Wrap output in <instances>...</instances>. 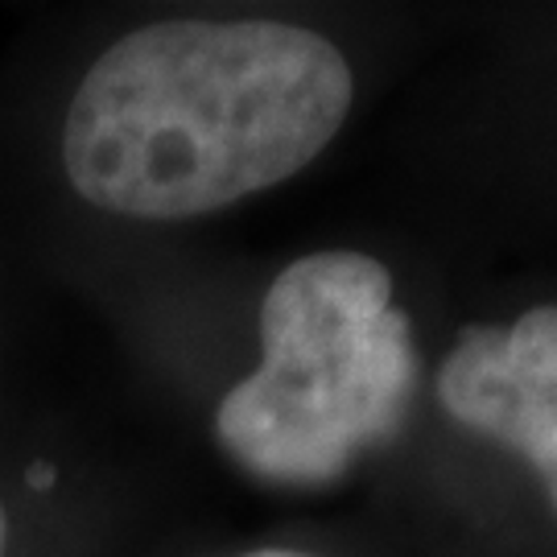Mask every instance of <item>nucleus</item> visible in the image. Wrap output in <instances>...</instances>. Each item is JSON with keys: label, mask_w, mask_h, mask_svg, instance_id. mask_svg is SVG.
Returning <instances> with one entry per match:
<instances>
[{"label": "nucleus", "mask_w": 557, "mask_h": 557, "mask_svg": "<svg viewBox=\"0 0 557 557\" xmlns=\"http://www.w3.org/2000/svg\"><path fill=\"white\" fill-rule=\"evenodd\" d=\"M239 557H314V554H301V549H248V554H239Z\"/></svg>", "instance_id": "nucleus-4"}, {"label": "nucleus", "mask_w": 557, "mask_h": 557, "mask_svg": "<svg viewBox=\"0 0 557 557\" xmlns=\"http://www.w3.org/2000/svg\"><path fill=\"white\" fill-rule=\"evenodd\" d=\"M446 418L520 455L557 517V306H529L496 326L475 322L434 372Z\"/></svg>", "instance_id": "nucleus-3"}, {"label": "nucleus", "mask_w": 557, "mask_h": 557, "mask_svg": "<svg viewBox=\"0 0 557 557\" xmlns=\"http://www.w3.org/2000/svg\"><path fill=\"white\" fill-rule=\"evenodd\" d=\"M34 487H50V467H34Z\"/></svg>", "instance_id": "nucleus-5"}, {"label": "nucleus", "mask_w": 557, "mask_h": 557, "mask_svg": "<svg viewBox=\"0 0 557 557\" xmlns=\"http://www.w3.org/2000/svg\"><path fill=\"white\" fill-rule=\"evenodd\" d=\"M421 359L393 273L356 248L285 264L260 301V368L215 409V438L269 487H326L400 434Z\"/></svg>", "instance_id": "nucleus-2"}, {"label": "nucleus", "mask_w": 557, "mask_h": 557, "mask_svg": "<svg viewBox=\"0 0 557 557\" xmlns=\"http://www.w3.org/2000/svg\"><path fill=\"white\" fill-rule=\"evenodd\" d=\"M4 541H9V517H4V504H0V557H4Z\"/></svg>", "instance_id": "nucleus-6"}, {"label": "nucleus", "mask_w": 557, "mask_h": 557, "mask_svg": "<svg viewBox=\"0 0 557 557\" xmlns=\"http://www.w3.org/2000/svg\"><path fill=\"white\" fill-rule=\"evenodd\" d=\"M351 100V62L306 25L153 21L83 75L62 120V170L100 211L195 220L301 174Z\"/></svg>", "instance_id": "nucleus-1"}]
</instances>
